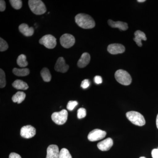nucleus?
<instances>
[{"label": "nucleus", "instance_id": "1", "mask_svg": "<svg viewBox=\"0 0 158 158\" xmlns=\"http://www.w3.org/2000/svg\"><path fill=\"white\" fill-rule=\"evenodd\" d=\"M77 24L83 29H92L95 26L94 20L88 15L80 13L75 18Z\"/></svg>", "mask_w": 158, "mask_h": 158}, {"label": "nucleus", "instance_id": "2", "mask_svg": "<svg viewBox=\"0 0 158 158\" xmlns=\"http://www.w3.org/2000/svg\"><path fill=\"white\" fill-rule=\"evenodd\" d=\"M29 7L34 14L40 15L46 12L47 9L45 5L40 0H29Z\"/></svg>", "mask_w": 158, "mask_h": 158}, {"label": "nucleus", "instance_id": "3", "mask_svg": "<svg viewBox=\"0 0 158 158\" xmlns=\"http://www.w3.org/2000/svg\"><path fill=\"white\" fill-rule=\"evenodd\" d=\"M128 119L133 124L138 126H143L145 124L144 116L141 113L136 111H130L126 113Z\"/></svg>", "mask_w": 158, "mask_h": 158}, {"label": "nucleus", "instance_id": "4", "mask_svg": "<svg viewBox=\"0 0 158 158\" xmlns=\"http://www.w3.org/2000/svg\"><path fill=\"white\" fill-rule=\"evenodd\" d=\"M115 78L119 84L127 86L132 82V78L130 74L126 71L118 69L115 74Z\"/></svg>", "mask_w": 158, "mask_h": 158}, {"label": "nucleus", "instance_id": "5", "mask_svg": "<svg viewBox=\"0 0 158 158\" xmlns=\"http://www.w3.org/2000/svg\"><path fill=\"white\" fill-rule=\"evenodd\" d=\"M68 115V112L65 110H62L59 112H55L52 114V120L56 124L63 125L67 121Z\"/></svg>", "mask_w": 158, "mask_h": 158}, {"label": "nucleus", "instance_id": "6", "mask_svg": "<svg viewBox=\"0 0 158 158\" xmlns=\"http://www.w3.org/2000/svg\"><path fill=\"white\" fill-rule=\"evenodd\" d=\"M40 44L44 45L46 48L53 49L56 45V39L51 34H48L43 36L39 40Z\"/></svg>", "mask_w": 158, "mask_h": 158}, {"label": "nucleus", "instance_id": "7", "mask_svg": "<svg viewBox=\"0 0 158 158\" xmlns=\"http://www.w3.org/2000/svg\"><path fill=\"white\" fill-rule=\"evenodd\" d=\"M60 42L61 45L64 48H69L75 44V39L71 34H65L60 37Z\"/></svg>", "mask_w": 158, "mask_h": 158}, {"label": "nucleus", "instance_id": "8", "mask_svg": "<svg viewBox=\"0 0 158 158\" xmlns=\"http://www.w3.org/2000/svg\"><path fill=\"white\" fill-rule=\"evenodd\" d=\"M106 132L101 130L96 129L90 131L88 135V139L90 141H95L101 140L105 138Z\"/></svg>", "mask_w": 158, "mask_h": 158}, {"label": "nucleus", "instance_id": "9", "mask_svg": "<svg viewBox=\"0 0 158 158\" xmlns=\"http://www.w3.org/2000/svg\"><path fill=\"white\" fill-rule=\"evenodd\" d=\"M36 129L31 125L23 127L20 130V135L23 138L29 139L34 137L36 135Z\"/></svg>", "mask_w": 158, "mask_h": 158}, {"label": "nucleus", "instance_id": "10", "mask_svg": "<svg viewBox=\"0 0 158 158\" xmlns=\"http://www.w3.org/2000/svg\"><path fill=\"white\" fill-rule=\"evenodd\" d=\"M107 50L112 55H117L124 52L125 48L124 46L119 44H112L108 46Z\"/></svg>", "mask_w": 158, "mask_h": 158}, {"label": "nucleus", "instance_id": "11", "mask_svg": "<svg viewBox=\"0 0 158 158\" xmlns=\"http://www.w3.org/2000/svg\"><path fill=\"white\" fill-rule=\"evenodd\" d=\"M69 69V66L65 63V59L63 57H59L57 60L55 66V69L59 72L65 73Z\"/></svg>", "mask_w": 158, "mask_h": 158}, {"label": "nucleus", "instance_id": "12", "mask_svg": "<svg viewBox=\"0 0 158 158\" xmlns=\"http://www.w3.org/2000/svg\"><path fill=\"white\" fill-rule=\"evenodd\" d=\"M59 147L55 144L49 145L47 150V156L46 158H59Z\"/></svg>", "mask_w": 158, "mask_h": 158}, {"label": "nucleus", "instance_id": "13", "mask_svg": "<svg viewBox=\"0 0 158 158\" xmlns=\"http://www.w3.org/2000/svg\"><path fill=\"white\" fill-rule=\"evenodd\" d=\"M113 141L111 138H108L99 142L97 144L99 149L102 151L109 150L113 145Z\"/></svg>", "mask_w": 158, "mask_h": 158}, {"label": "nucleus", "instance_id": "14", "mask_svg": "<svg viewBox=\"0 0 158 158\" xmlns=\"http://www.w3.org/2000/svg\"><path fill=\"white\" fill-rule=\"evenodd\" d=\"M19 31L26 37H31L34 34V28L29 27L28 25L26 23L21 24L19 27Z\"/></svg>", "mask_w": 158, "mask_h": 158}, {"label": "nucleus", "instance_id": "15", "mask_svg": "<svg viewBox=\"0 0 158 158\" xmlns=\"http://www.w3.org/2000/svg\"><path fill=\"white\" fill-rule=\"evenodd\" d=\"M90 60V54L87 52L84 53L78 60L77 62L78 66L80 68H84L89 64Z\"/></svg>", "mask_w": 158, "mask_h": 158}, {"label": "nucleus", "instance_id": "16", "mask_svg": "<svg viewBox=\"0 0 158 158\" xmlns=\"http://www.w3.org/2000/svg\"><path fill=\"white\" fill-rule=\"evenodd\" d=\"M108 23L111 27L117 28L121 31H126L128 28V24L126 23L121 21L114 22L111 19H109Z\"/></svg>", "mask_w": 158, "mask_h": 158}, {"label": "nucleus", "instance_id": "17", "mask_svg": "<svg viewBox=\"0 0 158 158\" xmlns=\"http://www.w3.org/2000/svg\"><path fill=\"white\" fill-rule=\"evenodd\" d=\"M135 38H134V40L137 44V45L139 47L142 46V44L141 41L142 40H147V37H146L145 34L144 32L141 31H137L135 33Z\"/></svg>", "mask_w": 158, "mask_h": 158}, {"label": "nucleus", "instance_id": "18", "mask_svg": "<svg viewBox=\"0 0 158 158\" xmlns=\"http://www.w3.org/2000/svg\"><path fill=\"white\" fill-rule=\"evenodd\" d=\"M12 86L18 90H26L29 88L28 85L26 82L20 80H16L12 84Z\"/></svg>", "mask_w": 158, "mask_h": 158}, {"label": "nucleus", "instance_id": "19", "mask_svg": "<svg viewBox=\"0 0 158 158\" xmlns=\"http://www.w3.org/2000/svg\"><path fill=\"white\" fill-rule=\"evenodd\" d=\"M26 96V94L24 92L18 91L12 96V100L14 102L20 104L24 100Z\"/></svg>", "mask_w": 158, "mask_h": 158}, {"label": "nucleus", "instance_id": "20", "mask_svg": "<svg viewBox=\"0 0 158 158\" xmlns=\"http://www.w3.org/2000/svg\"><path fill=\"white\" fill-rule=\"evenodd\" d=\"M12 72L15 75L18 77H25L30 74V70L28 68L18 69L15 68L12 70Z\"/></svg>", "mask_w": 158, "mask_h": 158}, {"label": "nucleus", "instance_id": "21", "mask_svg": "<svg viewBox=\"0 0 158 158\" xmlns=\"http://www.w3.org/2000/svg\"><path fill=\"white\" fill-rule=\"evenodd\" d=\"M40 75L42 77L43 80L44 81L49 82L52 79L50 71L47 68H44L40 72Z\"/></svg>", "mask_w": 158, "mask_h": 158}, {"label": "nucleus", "instance_id": "22", "mask_svg": "<svg viewBox=\"0 0 158 158\" xmlns=\"http://www.w3.org/2000/svg\"><path fill=\"white\" fill-rule=\"evenodd\" d=\"M18 65L20 67H25L28 65L27 61V57L25 55L21 54L18 57L17 59Z\"/></svg>", "mask_w": 158, "mask_h": 158}, {"label": "nucleus", "instance_id": "23", "mask_svg": "<svg viewBox=\"0 0 158 158\" xmlns=\"http://www.w3.org/2000/svg\"><path fill=\"white\" fill-rule=\"evenodd\" d=\"M9 2L11 6L16 10H19L22 7V1L21 0H10Z\"/></svg>", "mask_w": 158, "mask_h": 158}, {"label": "nucleus", "instance_id": "24", "mask_svg": "<svg viewBox=\"0 0 158 158\" xmlns=\"http://www.w3.org/2000/svg\"><path fill=\"white\" fill-rule=\"evenodd\" d=\"M6 74L4 71L1 69H0V88H4L6 86Z\"/></svg>", "mask_w": 158, "mask_h": 158}, {"label": "nucleus", "instance_id": "25", "mask_svg": "<svg viewBox=\"0 0 158 158\" xmlns=\"http://www.w3.org/2000/svg\"><path fill=\"white\" fill-rule=\"evenodd\" d=\"M59 158H72V157L68 149L63 148L59 152Z\"/></svg>", "mask_w": 158, "mask_h": 158}, {"label": "nucleus", "instance_id": "26", "mask_svg": "<svg viewBox=\"0 0 158 158\" xmlns=\"http://www.w3.org/2000/svg\"><path fill=\"white\" fill-rule=\"evenodd\" d=\"M9 45L8 43L2 38H0V51L1 52H4L8 49Z\"/></svg>", "mask_w": 158, "mask_h": 158}, {"label": "nucleus", "instance_id": "27", "mask_svg": "<svg viewBox=\"0 0 158 158\" xmlns=\"http://www.w3.org/2000/svg\"><path fill=\"white\" fill-rule=\"evenodd\" d=\"M86 110L85 108H81L77 111V117L78 118H84L86 116Z\"/></svg>", "mask_w": 158, "mask_h": 158}, {"label": "nucleus", "instance_id": "28", "mask_svg": "<svg viewBox=\"0 0 158 158\" xmlns=\"http://www.w3.org/2000/svg\"><path fill=\"white\" fill-rule=\"evenodd\" d=\"M77 105V102L76 101H70L69 102L68 104H67V110L69 111H72Z\"/></svg>", "mask_w": 158, "mask_h": 158}, {"label": "nucleus", "instance_id": "29", "mask_svg": "<svg viewBox=\"0 0 158 158\" xmlns=\"http://www.w3.org/2000/svg\"><path fill=\"white\" fill-rule=\"evenodd\" d=\"M90 85V83L89 80L88 79H85L82 82L81 84V87L83 89H86V88H88L89 87Z\"/></svg>", "mask_w": 158, "mask_h": 158}, {"label": "nucleus", "instance_id": "30", "mask_svg": "<svg viewBox=\"0 0 158 158\" xmlns=\"http://www.w3.org/2000/svg\"><path fill=\"white\" fill-rule=\"evenodd\" d=\"M6 2L4 0L0 1V11H3L6 10Z\"/></svg>", "mask_w": 158, "mask_h": 158}, {"label": "nucleus", "instance_id": "31", "mask_svg": "<svg viewBox=\"0 0 158 158\" xmlns=\"http://www.w3.org/2000/svg\"><path fill=\"white\" fill-rule=\"evenodd\" d=\"M94 81L96 84H102V79L101 77L99 76H96L94 77Z\"/></svg>", "mask_w": 158, "mask_h": 158}, {"label": "nucleus", "instance_id": "32", "mask_svg": "<svg viewBox=\"0 0 158 158\" xmlns=\"http://www.w3.org/2000/svg\"><path fill=\"white\" fill-rule=\"evenodd\" d=\"M152 156L153 158H158V150L154 149L152 152Z\"/></svg>", "mask_w": 158, "mask_h": 158}, {"label": "nucleus", "instance_id": "33", "mask_svg": "<svg viewBox=\"0 0 158 158\" xmlns=\"http://www.w3.org/2000/svg\"><path fill=\"white\" fill-rule=\"evenodd\" d=\"M9 158H22L19 155L15 152H12L10 153Z\"/></svg>", "mask_w": 158, "mask_h": 158}, {"label": "nucleus", "instance_id": "34", "mask_svg": "<svg viewBox=\"0 0 158 158\" xmlns=\"http://www.w3.org/2000/svg\"><path fill=\"white\" fill-rule=\"evenodd\" d=\"M156 127L158 129V114L157 116L156 119Z\"/></svg>", "mask_w": 158, "mask_h": 158}, {"label": "nucleus", "instance_id": "35", "mask_svg": "<svg viewBox=\"0 0 158 158\" xmlns=\"http://www.w3.org/2000/svg\"><path fill=\"white\" fill-rule=\"evenodd\" d=\"M145 1H146L145 0H138V1H137V2H144Z\"/></svg>", "mask_w": 158, "mask_h": 158}, {"label": "nucleus", "instance_id": "36", "mask_svg": "<svg viewBox=\"0 0 158 158\" xmlns=\"http://www.w3.org/2000/svg\"><path fill=\"white\" fill-rule=\"evenodd\" d=\"M139 158H146L144 157H140Z\"/></svg>", "mask_w": 158, "mask_h": 158}, {"label": "nucleus", "instance_id": "37", "mask_svg": "<svg viewBox=\"0 0 158 158\" xmlns=\"http://www.w3.org/2000/svg\"></svg>", "mask_w": 158, "mask_h": 158}]
</instances>
